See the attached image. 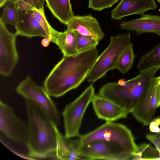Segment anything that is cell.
Segmentation results:
<instances>
[{"instance_id": "1", "label": "cell", "mask_w": 160, "mask_h": 160, "mask_svg": "<svg viewBox=\"0 0 160 160\" xmlns=\"http://www.w3.org/2000/svg\"><path fill=\"white\" fill-rule=\"evenodd\" d=\"M95 48L63 56L46 78L44 87L51 97L59 98L78 88L87 78L98 56Z\"/></svg>"}, {"instance_id": "2", "label": "cell", "mask_w": 160, "mask_h": 160, "mask_svg": "<svg viewBox=\"0 0 160 160\" xmlns=\"http://www.w3.org/2000/svg\"><path fill=\"white\" fill-rule=\"evenodd\" d=\"M29 136L28 155L32 158H53L57 146L54 124L36 104L25 100Z\"/></svg>"}, {"instance_id": "3", "label": "cell", "mask_w": 160, "mask_h": 160, "mask_svg": "<svg viewBox=\"0 0 160 160\" xmlns=\"http://www.w3.org/2000/svg\"><path fill=\"white\" fill-rule=\"evenodd\" d=\"M159 69L160 67H156L141 72L126 81L108 83L100 88L98 94L112 102L129 113H131Z\"/></svg>"}, {"instance_id": "4", "label": "cell", "mask_w": 160, "mask_h": 160, "mask_svg": "<svg viewBox=\"0 0 160 160\" xmlns=\"http://www.w3.org/2000/svg\"><path fill=\"white\" fill-rule=\"evenodd\" d=\"M76 140L78 144L98 140L114 143L130 153L132 157L138 149L131 130L125 125L113 122H106L94 130L80 135L79 139Z\"/></svg>"}, {"instance_id": "5", "label": "cell", "mask_w": 160, "mask_h": 160, "mask_svg": "<svg viewBox=\"0 0 160 160\" xmlns=\"http://www.w3.org/2000/svg\"><path fill=\"white\" fill-rule=\"evenodd\" d=\"M130 33L118 34L110 38L108 47L99 56L87 78L89 82H94L104 77L109 71L115 69L119 58L127 48L133 46Z\"/></svg>"}, {"instance_id": "6", "label": "cell", "mask_w": 160, "mask_h": 160, "mask_svg": "<svg viewBox=\"0 0 160 160\" xmlns=\"http://www.w3.org/2000/svg\"><path fill=\"white\" fill-rule=\"evenodd\" d=\"M16 90L25 100L38 106L57 127L60 125L59 111L44 87L38 85L28 76L20 82Z\"/></svg>"}, {"instance_id": "7", "label": "cell", "mask_w": 160, "mask_h": 160, "mask_svg": "<svg viewBox=\"0 0 160 160\" xmlns=\"http://www.w3.org/2000/svg\"><path fill=\"white\" fill-rule=\"evenodd\" d=\"M95 95L94 87L91 84L79 97L66 106L62 114L66 137L80 136L79 131L83 116Z\"/></svg>"}, {"instance_id": "8", "label": "cell", "mask_w": 160, "mask_h": 160, "mask_svg": "<svg viewBox=\"0 0 160 160\" xmlns=\"http://www.w3.org/2000/svg\"><path fill=\"white\" fill-rule=\"evenodd\" d=\"M76 150L81 159L128 160L132 157L120 146L103 140L77 144Z\"/></svg>"}, {"instance_id": "9", "label": "cell", "mask_w": 160, "mask_h": 160, "mask_svg": "<svg viewBox=\"0 0 160 160\" xmlns=\"http://www.w3.org/2000/svg\"><path fill=\"white\" fill-rule=\"evenodd\" d=\"M0 130L6 136L17 142L27 145L29 136L27 124L19 118L12 108L1 100Z\"/></svg>"}, {"instance_id": "10", "label": "cell", "mask_w": 160, "mask_h": 160, "mask_svg": "<svg viewBox=\"0 0 160 160\" xmlns=\"http://www.w3.org/2000/svg\"><path fill=\"white\" fill-rule=\"evenodd\" d=\"M17 33H12L0 21V74L10 75L17 64L19 55L16 46Z\"/></svg>"}, {"instance_id": "11", "label": "cell", "mask_w": 160, "mask_h": 160, "mask_svg": "<svg viewBox=\"0 0 160 160\" xmlns=\"http://www.w3.org/2000/svg\"><path fill=\"white\" fill-rule=\"evenodd\" d=\"M160 82V76L152 78L137 106L131 112L143 125H149L158 108L157 89Z\"/></svg>"}, {"instance_id": "12", "label": "cell", "mask_w": 160, "mask_h": 160, "mask_svg": "<svg viewBox=\"0 0 160 160\" xmlns=\"http://www.w3.org/2000/svg\"><path fill=\"white\" fill-rule=\"evenodd\" d=\"M157 8L155 0H121L111 11V18L121 20L125 17L136 14L142 16L146 11L154 10Z\"/></svg>"}, {"instance_id": "13", "label": "cell", "mask_w": 160, "mask_h": 160, "mask_svg": "<svg viewBox=\"0 0 160 160\" xmlns=\"http://www.w3.org/2000/svg\"><path fill=\"white\" fill-rule=\"evenodd\" d=\"M67 29L75 31L80 34L90 36L100 41L105 35L99 22L91 15L74 16L68 22Z\"/></svg>"}, {"instance_id": "14", "label": "cell", "mask_w": 160, "mask_h": 160, "mask_svg": "<svg viewBox=\"0 0 160 160\" xmlns=\"http://www.w3.org/2000/svg\"><path fill=\"white\" fill-rule=\"evenodd\" d=\"M92 102L98 118L106 122L126 118L129 114L112 102L98 94L94 95Z\"/></svg>"}, {"instance_id": "15", "label": "cell", "mask_w": 160, "mask_h": 160, "mask_svg": "<svg viewBox=\"0 0 160 160\" xmlns=\"http://www.w3.org/2000/svg\"><path fill=\"white\" fill-rule=\"evenodd\" d=\"M30 10L17 11V18L14 27L18 36L27 38L40 37L48 38L45 31L33 18Z\"/></svg>"}, {"instance_id": "16", "label": "cell", "mask_w": 160, "mask_h": 160, "mask_svg": "<svg viewBox=\"0 0 160 160\" xmlns=\"http://www.w3.org/2000/svg\"><path fill=\"white\" fill-rule=\"evenodd\" d=\"M120 27L123 29L134 31L137 35L151 33L160 36V16L144 14L138 18L122 22Z\"/></svg>"}, {"instance_id": "17", "label": "cell", "mask_w": 160, "mask_h": 160, "mask_svg": "<svg viewBox=\"0 0 160 160\" xmlns=\"http://www.w3.org/2000/svg\"><path fill=\"white\" fill-rule=\"evenodd\" d=\"M56 133L57 146L54 159L62 160L81 159L76 150V140H73L62 135L54 124Z\"/></svg>"}, {"instance_id": "18", "label": "cell", "mask_w": 160, "mask_h": 160, "mask_svg": "<svg viewBox=\"0 0 160 160\" xmlns=\"http://www.w3.org/2000/svg\"><path fill=\"white\" fill-rule=\"evenodd\" d=\"M46 6L61 23L67 25L74 16L70 0H45Z\"/></svg>"}, {"instance_id": "19", "label": "cell", "mask_w": 160, "mask_h": 160, "mask_svg": "<svg viewBox=\"0 0 160 160\" xmlns=\"http://www.w3.org/2000/svg\"><path fill=\"white\" fill-rule=\"evenodd\" d=\"M77 31L67 29L59 32L55 43L59 47L63 56H70L78 53L77 50Z\"/></svg>"}, {"instance_id": "20", "label": "cell", "mask_w": 160, "mask_h": 160, "mask_svg": "<svg viewBox=\"0 0 160 160\" xmlns=\"http://www.w3.org/2000/svg\"><path fill=\"white\" fill-rule=\"evenodd\" d=\"M156 67H160V43L143 55L137 65L140 72Z\"/></svg>"}, {"instance_id": "21", "label": "cell", "mask_w": 160, "mask_h": 160, "mask_svg": "<svg viewBox=\"0 0 160 160\" xmlns=\"http://www.w3.org/2000/svg\"><path fill=\"white\" fill-rule=\"evenodd\" d=\"M135 57L133 46L128 47L120 56L115 69L122 74H126L133 67Z\"/></svg>"}, {"instance_id": "22", "label": "cell", "mask_w": 160, "mask_h": 160, "mask_svg": "<svg viewBox=\"0 0 160 160\" xmlns=\"http://www.w3.org/2000/svg\"><path fill=\"white\" fill-rule=\"evenodd\" d=\"M132 160H160V152L156 148L149 144L143 143L138 146Z\"/></svg>"}, {"instance_id": "23", "label": "cell", "mask_w": 160, "mask_h": 160, "mask_svg": "<svg viewBox=\"0 0 160 160\" xmlns=\"http://www.w3.org/2000/svg\"><path fill=\"white\" fill-rule=\"evenodd\" d=\"M30 12L34 19L45 31L51 42H53L59 32L51 26L47 20L44 13L41 12L36 9L31 10Z\"/></svg>"}, {"instance_id": "24", "label": "cell", "mask_w": 160, "mask_h": 160, "mask_svg": "<svg viewBox=\"0 0 160 160\" xmlns=\"http://www.w3.org/2000/svg\"><path fill=\"white\" fill-rule=\"evenodd\" d=\"M76 40L77 50L78 53L96 48L99 42L90 36L82 35L77 31Z\"/></svg>"}, {"instance_id": "25", "label": "cell", "mask_w": 160, "mask_h": 160, "mask_svg": "<svg viewBox=\"0 0 160 160\" xmlns=\"http://www.w3.org/2000/svg\"><path fill=\"white\" fill-rule=\"evenodd\" d=\"M17 16V10L15 9L14 3L8 1L5 5L0 21L5 24H9L14 27Z\"/></svg>"}, {"instance_id": "26", "label": "cell", "mask_w": 160, "mask_h": 160, "mask_svg": "<svg viewBox=\"0 0 160 160\" xmlns=\"http://www.w3.org/2000/svg\"><path fill=\"white\" fill-rule=\"evenodd\" d=\"M118 0H89L88 8L97 11L110 8Z\"/></svg>"}, {"instance_id": "27", "label": "cell", "mask_w": 160, "mask_h": 160, "mask_svg": "<svg viewBox=\"0 0 160 160\" xmlns=\"http://www.w3.org/2000/svg\"><path fill=\"white\" fill-rule=\"evenodd\" d=\"M17 0H8V1L14 3ZM31 5L35 8L41 12L44 13V4L45 0H23Z\"/></svg>"}, {"instance_id": "28", "label": "cell", "mask_w": 160, "mask_h": 160, "mask_svg": "<svg viewBox=\"0 0 160 160\" xmlns=\"http://www.w3.org/2000/svg\"><path fill=\"white\" fill-rule=\"evenodd\" d=\"M14 5L17 11H26L35 9L23 0H17L14 2Z\"/></svg>"}, {"instance_id": "29", "label": "cell", "mask_w": 160, "mask_h": 160, "mask_svg": "<svg viewBox=\"0 0 160 160\" xmlns=\"http://www.w3.org/2000/svg\"><path fill=\"white\" fill-rule=\"evenodd\" d=\"M146 137L147 139L153 143L160 152V132L154 134H148L146 135Z\"/></svg>"}, {"instance_id": "30", "label": "cell", "mask_w": 160, "mask_h": 160, "mask_svg": "<svg viewBox=\"0 0 160 160\" xmlns=\"http://www.w3.org/2000/svg\"><path fill=\"white\" fill-rule=\"evenodd\" d=\"M160 116L154 118L149 124V129L151 132L158 133L160 132Z\"/></svg>"}, {"instance_id": "31", "label": "cell", "mask_w": 160, "mask_h": 160, "mask_svg": "<svg viewBox=\"0 0 160 160\" xmlns=\"http://www.w3.org/2000/svg\"><path fill=\"white\" fill-rule=\"evenodd\" d=\"M51 42L50 40L48 38H44L41 41V44L44 47H48Z\"/></svg>"}, {"instance_id": "32", "label": "cell", "mask_w": 160, "mask_h": 160, "mask_svg": "<svg viewBox=\"0 0 160 160\" xmlns=\"http://www.w3.org/2000/svg\"><path fill=\"white\" fill-rule=\"evenodd\" d=\"M157 93L158 99V108L160 107V82L158 88Z\"/></svg>"}, {"instance_id": "33", "label": "cell", "mask_w": 160, "mask_h": 160, "mask_svg": "<svg viewBox=\"0 0 160 160\" xmlns=\"http://www.w3.org/2000/svg\"><path fill=\"white\" fill-rule=\"evenodd\" d=\"M8 0H0V7L1 8L5 6Z\"/></svg>"}, {"instance_id": "34", "label": "cell", "mask_w": 160, "mask_h": 160, "mask_svg": "<svg viewBox=\"0 0 160 160\" xmlns=\"http://www.w3.org/2000/svg\"><path fill=\"white\" fill-rule=\"evenodd\" d=\"M157 1L159 3H160V0H157Z\"/></svg>"}]
</instances>
